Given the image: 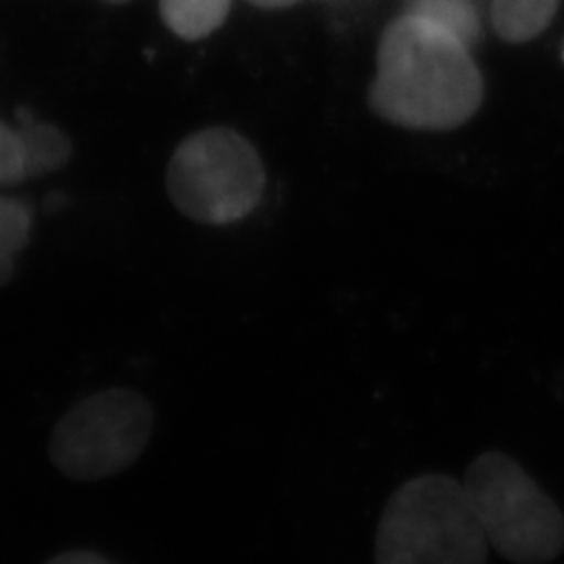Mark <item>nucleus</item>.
<instances>
[{
    "mask_svg": "<svg viewBox=\"0 0 564 564\" xmlns=\"http://www.w3.org/2000/svg\"><path fill=\"white\" fill-rule=\"evenodd\" d=\"M32 232V212L18 199L0 197V286L7 284L15 270V258L28 245Z\"/></svg>",
    "mask_w": 564,
    "mask_h": 564,
    "instance_id": "obj_10",
    "label": "nucleus"
},
{
    "mask_svg": "<svg viewBox=\"0 0 564 564\" xmlns=\"http://www.w3.org/2000/svg\"><path fill=\"white\" fill-rule=\"evenodd\" d=\"M485 97L473 51L452 32L419 15L391 21L377 46L368 105L398 128L449 132L473 120Z\"/></svg>",
    "mask_w": 564,
    "mask_h": 564,
    "instance_id": "obj_1",
    "label": "nucleus"
},
{
    "mask_svg": "<svg viewBox=\"0 0 564 564\" xmlns=\"http://www.w3.org/2000/svg\"><path fill=\"white\" fill-rule=\"evenodd\" d=\"M165 188L174 207L193 223H241L262 202V155L232 128H203L176 147L167 163Z\"/></svg>",
    "mask_w": 564,
    "mask_h": 564,
    "instance_id": "obj_4",
    "label": "nucleus"
},
{
    "mask_svg": "<svg viewBox=\"0 0 564 564\" xmlns=\"http://www.w3.org/2000/svg\"><path fill=\"white\" fill-rule=\"evenodd\" d=\"M155 431V410L132 389H105L72 405L48 444L51 463L72 481H101L142 456Z\"/></svg>",
    "mask_w": 564,
    "mask_h": 564,
    "instance_id": "obj_5",
    "label": "nucleus"
},
{
    "mask_svg": "<svg viewBox=\"0 0 564 564\" xmlns=\"http://www.w3.org/2000/svg\"><path fill=\"white\" fill-rule=\"evenodd\" d=\"M561 0H491V25L500 41L524 44L544 34Z\"/></svg>",
    "mask_w": 564,
    "mask_h": 564,
    "instance_id": "obj_6",
    "label": "nucleus"
},
{
    "mask_svg": "<svg viewBox=\"0 0 564 564\" xmlns=\"http://www.w3.org/2000/svg\"><path fill=\"white\" fill-rule=\"evenodd\" d=\"M46 564H116L90 550H72L53 556Z\"/></svg>",
    "mask_w": 564,
    "mask_h": 564,
    "instance_id": "obj_12",
    "label": "nucleus"
},
{
    "mask_svg": "<svg viewBox=\"0 0 564 564\" xmlns=\"http://www.w3.org/2000/svg\"><path fill=\"white\" fill-rule=\"evenodd\" d=\"M403 13L419 15L442 25L470 51L484 36L481 15L473 0H405Z\"/></svg>",
    "mask_w": 564,
    "mask_h": 564,
    "instance_id": "obj_9",
    "label": "nucleus"
},
{
    "mask_svg": "<svg viewBox=\"0 0 564 564\" xmlns=\"http://www.w3.org/2000/svg\"><path fill=\"white\" fill-rule=\"evenodd\" d=\"M232 0H160L165 28L182 41L197 42L220 30Z\"/></svg>",
    "mask_w": 564,
    "mask_h": 564,
    "instance_id": "obj_7",
    "label": "nucleus"
},
{
    "mask_svg": "<svg viewBox=\"0 0 564 564\" xmlns=\"http://www.w3.org/2000/svg\"><path fill=\"white\" fill-rule=\"evenodd\" d=\"M249 4L258 7V9H268V11H276V9H286L297 4L300 0H247Z\"/></svg>",
    "mask_w": 564,
    "mask_h": 564,
    "instance_id": "obj_13",
    "label": "nucleus"
},
{
    "mask_svg": "<svg viewBox=\"0 0 564 564\" xmlns=\"http://www.w3.org/2000/svg\"><path fill=\"white\" fill-rule=\"evenodd\" d=\"M23 178H28V170L20 132L0 121V184H11Z\"/></svg>",
    "mask_w": 564,
    "mask_h": 564,
    "instance_id": "obj_11",
    "label": "nucleus"
},
{
    "mask_svg": "<svg viewBox=\"0 0 564 564\" xmlns=\"http://www.w3.org/2000/svg\"><path fill=\"white\" fill-rule=\"evenodd\" d=\"M489 542L464 485L444 473H424L387 500L375 564H487Z\"/></svg>",
    "mask_w": 564,
    "mask_h": 564,
    "instance_id": "obj_2",
    "label": "nucleus"
},
{
    "mask_svg": "<svg viewBox=\"0 0 564 564\" xmlns=\"http://www.w3.org/2000/svg\"><path fill=\"white\" fill-rule=\"evenodd\" d=\"M102 2H107V4H126L130 0H102Z\"/></svg>",
    "mask_w": 564,
    "mask_h": 564,
    "instance_id": "obj_14",
    "label": "nucleus"
},
{
    "mask_svg": "<svg viewBox=\"0 0 564 564\" xmlns=\"http://www.w3.org/2000/svg\"><path fill=\"white\" fill-rule=\"evenodd\" d=\"M18 132L25 153L28 178L55 172L69 162L72 142L59 128L28 118V121H21Z\"/></svg>",
    "mask_w": 564,
    "mask_h": 564,
    "instance_id": "obj_8",
    "label": "nucleus"
},
{
    "mask_svg": "<svg viewBox=\"0 0 564 564\" xmlns=\"http://www.w3.org/2000/svg\"><path fill=\"white\" fill-rule=\"evenodd\" d=\"M464 491L489 545L514 564H547L564 550V514L512 456L479 454L464 473Z\"/></svg>",
    "mask_w": 564,
    "mask_h": 564,
    "instance_id": "obj_3",
    "label": "nucleus"
}]
</instances>
